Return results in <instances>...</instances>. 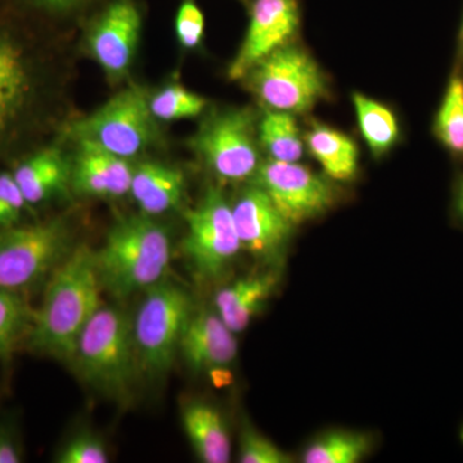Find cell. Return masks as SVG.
<instances>
[{
    "label": "cell",
    "mask_w": 463,
    "mask_h": 463,
    "mask_svg": "<svg viewBox=\"0 0 463 463\" xmlns=\"http://www.w3.org/2000/svg\"><path fill=\"white\" fill-rule=\"evenodd\" d=\"M185 190L184 174L178 167L145 161L134 166L132 194L142 214L157 216L181 205Z\"/></svg>",
    "instance_id": "18"
},
{
    "label": "cell",
    "mask_w": 463,
    "mask_h": 463,
    "mask_svg": "<svg viewBox=\"0 0 463 463\" xmlns=\"http://www.w3.org/2000/svg\"><path fill=\"white\" fill-rule=\"evenodd\" d=\"M307 151L334 182H350L359 169V149L345 133L330 125L313 123L304 134Z\"/></svg>",
    "instance_id": "21"
},
{
    "label": "cell",
    "mask_w": 463,
    "mask_h": 463,
    "mask_svg": "<svg viewBox=\"0 0 463 463\" xmlns=\"http://www.w3.org/2000/svg\"><path fill=\"white\" fill-rule=\"evenodd\" d=\"M257 112L227 109L207 116L190 141L207 169L225 182L252 179L260 163Z\"/></svg>",
    "instance_id": "8"
},
{
    "label": "cell",
    "mask_w": 463,
    "mask_h": 463,
    "mask_svg": "<svg viewBox=\"0 0 463 463\" xmlns=\"http://www.w3.org/2000/svg\"><path fill=\"white\" fill-rule=\"evenodd\" d=\"M71 361L91 388L124 402L139 373L132 318L120 307H100L79 336Z\"/></svg>",
    "instance_id": "4"
},
{
    "label": "cell",
    "mask_w": 463,
    "mask_h": 463,
    "mask_svg": "<svg viewBox=\"0 0 463 463\" xmlns=\"http://www.w3.org/2000/svg\"><path fill=\"white\" fill-rule=\"evenodd\" d=\"M371 441L359 432L334 431L322 435L307 447L306 463H356L370 452Z\"/></svg>",
    "instance_id": "24"
},
{
    "label": "cell",
    "mask_w": 463,
    "mask_h": 463,
    "mask_svg": "<svg viewBox=\"0 0 463 463\" xmlns=\"http://www.w3.org/2000/svg\"><path fill=\"white\" fill-rule=\"evenodd\" d=\"M133 172L128 158L90 143H76L71 158V190L81 196H125L130 192Z\"/></svg>",
    "instance_id": "16"
},
{
    "label": "cell",
    "mask_w": 463,
    "mask_h": 463,
    "mask_svg": "<svg viewBox=\"0 0 463 463\" xmlns=\"http://www.w3.org/2000/svg\"><path fill=\"white\" fill-rule=\"evenodd\" d=\"M434 134L439 142L452 154L463 155V78L449 79L434 121Z\"/></svg>",
    "instance_id": "25"
},
{
    "label": "cell",
    "mask_w": 463,
    "mask_h": 463,
    "mask_svg": "<svg viewBox=\"0 0 463 463\" xmlns=\"http://www.w3.org/2000/svg\"><path fill=\"white\" fill-rule=\"evenodd\" d=\"M455 203L457 214L463 221V178L459 182L458 187H457Z\"/></svg>",
    "instance_id": "34"
},
{
    "label": "cell",
    "mask_w": 463,
    "mask_h": 463,
    "mask_svg": "<svg viewBox=\"0 0 463 463\" xmlns=\"http://www.w3.org/2000/svg\"><path fill=\"white\" fill-rule=\"evenodd\" d=\"M133 321L139 373L157 379L172 367L183 331L192 315L191 298L176 283L161 281L146 289Z\"/></svg>",
    "instance_id": "7"
},
{
    "label": "cell",
    "mask_w": 463,
    "mask_h": 463,
    "mask_svg": "<svg viewBox=\"0 0 463 463\" xmlns=\"http://www.w3.org/2000/svg\"><path fill=\"white\" fill-rule=\"evenodd\" d=\"M252 183L270 197L295 227L325 214L339 200L334 181L298 163L265 161Z\"/></svg>",
    "instance_id": "11"
},
{
    "label": "cell",
    "mask_w": 463,
    "mask_h": 463,
    "mask_svg": "<svg viewBox=\"0 0 463 463\" xmlns=\"http://www.w3.org/2000/svg\"><path fill=\"white\" fill-rule=\"evenodd\" d=\"M33 317L18 291L0 286V353H7L32 331Z\"/></svg>",
    "instance_id": "27"
},
{
    "label": "cell",
    "mask_w": 463,
    "mask_h": 463,
    "mask_svg": "<svg viewBox=\"0 0 463 463\" xmlns=\"http://www.w3.org/2000/svg\"><path fill=\"white\" fill-rule=\"evenodd\" d=\"M277 277L273 273L246 277L227 286L215 298V309L234 334L245 330L273 294Z\"/></svg>",
    "instance_id": "20"
},
{
    "label": "cell",
    "mask_w": 463,
    "mask_h": 463,
    "mask_svg": "<svg viewBox=\"0 0 463 463\" xmlns=\"http://www.w3.org/2000/svg\"><path fill=\"white\" fill-rule=\"evenodd\" d=\"M183 429L194 453L205 463L231 459V435L222 413L213 405L192 402L182 412Z\"/></svg>",
    "instance_id": "19"
},
{
    "label": "cell",
    "mask_w": 463,
    "mask_h": 463,
    "mask_svg": "<svg viewBox=\"0 0 463 463\" xmlns=\"http://www.w3.org/2000/svg\"><path fill=\"white\" fill-rule=\"evenodd\" d=\"M234 332L218 313L203 309L192 312L183 331L179 352L191 370L215 373L236 359L239 343Z\"/></svg>",
    "instance_id": "15"
},
{
    "label": "cell",
    "mask_w": 463,
    "mask_h": 463,
    "mask_svg": "<svg viewBox=\"0 0 463 463\" xmlns=\"http://www.w3.org/2000/svg\"><path fill=\"white\" fill-rule=\"evenodd\" d=\"M12 174L29 206L41 205L71 188V158L57 146L36 149Z\"/></svg>",
    "instance_id": "17"
},
{
    "label": "cell",
    "mask_w": 463,
    "mask_h": 463,
    "mask_svg": "<svg viewBox=\"0 0 463 463\" xmlns=\"http://www.w3.org/2000/svg\"><path fill=\"white\" fill-rule=\"evenodd\" d=\"M27 206L12 170H0V230L20 224Z\"/></svg>",
    "instance_id": "30"
},
{
    "label": "cell",
    "mask_w": 463,
    "mask_h": 463,
    "mask_svg": "<svg viewBox=\"0 0 463 463\" xmlns=\"http://www.w3.org/2000/svg\"><path fill=\"white\" fill-rule=\"evenodd\" d=\"M169 232L146 214L124 218L96 251L103 289L116 298H129L163 281L170 264Z\"/></svg>",
    "instance_id": "2"
},
{
    "label": "cell",
    "mask_w": 463,
    "mask_h": 463,
    "mask_svg": "<svg viewBox=\"0 0 463 463\" xmlns=\"http://www.w3.org/2000/svg\"><path fill=\"white\" fill-rule=\"evenodd\" d=\"M356 121L364 142L374 158L389 154L401 138V125L394 112L379 102L368 99L364 94H353Z\"/></svg>",
    "instance_id": "22"
},
{
    "label": "cell",
    "mask_w": 463,
    "mask_h": 463,
    "mask_svg": "<svg viewBox=\"0 0 463 463\" xmlns=\"http://www.w3.org/2000/svg\"><path fill=\"white\" fill-rule=\"evenodd\" d=\"M60 463H106L109 462L105 444L96 435L81 432L72 438L56 457Z\"/></svg>",
    "instance_id": "31"
},
{
    "label": "cell",
    "mask_w": 463,
    "mask_h": 463,
    "mask_svg": "<svg viewBox=\"0 0 463 463\" xmlns=\"http://www.w3.org/2000/svg\"><path fill=\"white\" fill-rule=\"evenodd\" d=\"M103 291L96 251L84 245L72 249L51 273L41 310L33 317L30 344L71 361L79 336L102 307Z\"/></svg>",
    "instance_id": "1"
},
{
    "label": "cell",
    "mask_w": 463,
    "mask_h": 463,
    "mask_svg": "<svg viewBox=\"0 0 463 463\" xmlns=\"http://www.w3.org/2000/svg\"><path fill=\"white\" fill-rule=\"evenodd\" d=\"M231 205L241 248L263 263L279 264L285 257L295 225L255 183L243 188Z\"/></svg>",
    "instance_id": "13"
},
{
    "label": "cell",
    "mask_w": 463,
    "mask_h": 463,
    "mask_svg": "<svg viewBox=\"0 0 463 463\" xmlns=\"http://www.w3.org/2000/svg\"><path fill=\"white\" fill-rule=\"evenodd\" d=\"M246 88L272 111L304 114L331 96L327 76L312 54L288 43L243 76Z\"/></svg>",
    "instance_id": "6"
},
{
    "label": "cell",
    "mask_w": 463,
    "mask_h": 463,
    "mask_svg": "<svg viewBox=\"0 0 463 463\" xmlns=\"http://www.w3.org/2000/svg\"><path fill=\"white\" fill-rule=\"evenodd\" d=\"M207 100L200 94L172 83L149 96V109L157 121H175L196 118L206 109Z\"/></svg>",
    "instance_id": "26"
},
{
    "label": "cell",
    "mask_w": 463,
    "mask_h": 463,
    "mask_svg": "<svg viewBox=\"0 0 463 463\" xmlns=\"http://www.w3.org/2000/svg\"><path fill=\"white\" fill-rule=\"evenodd\" d=\"M32 7L48 14H62L83 5L87 0H26Z\"/></svg>",
    "instance_id": "32"
},
{
    "label": "cell",
    "mask_w": 463,
    "mask_h": 463,
    "mask_svg": "<svg viewBox=\"0 0 463 463\" xmlns=\"http://www.w3.org/2000/svg\"><path fill=\"white\" fill-rule=\"evenodd\" d=\"M239 458L242 463L292 462L291 456L248 425L241 432Z\"/></svg>",
    "instance_id": "28"
},
{
    "label": "cell",
    "mask_w": 463,
    "mask_h": 463,
    "mask_svg": "<svg viewBox=\"0 0 463 463\" xmlns=\"http://www.w3.org/2000/svg\"><path fill=\"white\" fill-rule=\"evenodd\" d=\"M44 93V66L35 43L0 21V158L33 132Z\"/></svg>",
    "instance_id": "3"
},
{
    "label": "cell",
    "mask_w": 463,
    "mask_h": 463,
    "mask_svg": "<svg viewBox=\"0 0 463 463\" xmlns=\"http://www.w3.org/2000/svg\"><path fill=\"white\" fill-rule=\"evenodd\" d=\"M72 251L65 219L0 230V286L23 289L42 281Z\"/></svg>",
    "instance_id": "9"
},
{
    "label": "cell",
    "mask_w": 463,
    "mask_h": 463,
    "mask_svg": "<svg viewBox=\"0 0 463 463\" xmlns=\"http://www.w3.org/2000/svg\"><path fill=\"white\" fill-rule=\"evenodd\" d=\"M300 25L298 0H252L245 39L228 69V78L242 80L263 58L294 42Z\"/></svg>",
    "instance_id": "14"
},
{
    "label": "cell",
    "mask_w": 463,
    "mask_h": 463,
    "mask_svg": "<svg viewBox=\"0 0 463 463\" xmlns=\"http://www.w3.org/2000/svg\"><path fill=\"white\" fill-rule=\"evenodd\" d=\"M175 35L184 50H196L205 36V17L194 0H183L175 17Z\"/></svg>",
    "instance_id": "29"
},
{
    "label": "cell",
    "mask_w": 463,
    "mask_h": 463,
    "mask_svg": "<svg viewBox=\"0 0 463 463\" xmlns=\"http://www.w3.org/2000/svg\"><path fill=\"white\" fill-rule=\"evenodd\" d=\"M141 33V12L133 0H115L90 26L85 48L109 83H118L129 74Z\"/></svg>",
    "instance_id": "12"
},
{
    "label": "cell",
    "mask_w": 463,
    "mask_h": 463,
    "mask_svg": "<svg viewBox=\"0 0 463 463\" xmlns=\"http://www.w3.org/2000/svg\"><path fill=\"white\" fill-rule=\"evenodd\" d=\"M461 438H462V441H463V429H462V435H461Z\"/></svg>",
    "instance_id": "36"
},
{
    "label": "cell",
    "mask_w": 463,
    "mask_h": 463,
    "mask_svg": "<svg viewBox=\"0 0 463 463\" xmlns=\"http://www.w3.org/2000/svg\"><path fill=\"white\" fill-rule=\"evenodd\" d=\"M185 221L183 252L200 279H218L242 249L231 203L222 190L210 187Z\"/></svg>",
    "instance_id": "10"
},
{
    "label": "cell",
    "mask_w": 463,
    "mask_h": 463,
    "mask_svg": "<svg viewBox=\"0 0 463 463\" xmlns=\"http://www.w3.org/2000/svg\"><path fill=\"white\" fill-rule=\"evenodd\" d=\"M62 136L66 141L90 143L130 160L156 145L160 130L149 109V94L130 85L93 114L66 125Z\"/></svg>",
    "instance_id": "5"
},
{
    "label": "cell",
    "mask_w": 463,
    "mask_h": 463,
    "mask_svg": "<svg viewBox=\"0 0 463 463\" xmlns=\"http://www.w3.org/2000/svg\"><path fill=\"white\" fill-rule=\"evenodd\" d=\"M461 42L463 44V21H462V27H461Z\"/></svg>",
    "instance_id": "35"
},
{
    "label": "cell",
    "mask_w": 463,
    "mask_h": 463,
    "mask_svg": "<svg viewBox=\"0 0 463 463\" xmlns=\"http://www.w3.org/2000/svg\"><path fill=\"white\" fill-rule=\"evenodd\" d=\"M21 462L16 443L5 432H0V463Z\"/></svg>",
    "instance_id": "33"
},
{
    "label": "cell",
    "mask_w": 463,
    "mask_h": 463,
    "mask_svg": "<svg viewBox=\"0 0 463 463\" xmlns=\"http://www.w3.org/2000/svg\"><path fill=\"white\" fill-rule=\"evenodd\" d=\"M259 146L269 160L298 163L303 158L306 141L297 118L288 112L268 109L258 123Z\"/></svg>",
    "instance_id": "23"
}]
</instances>
